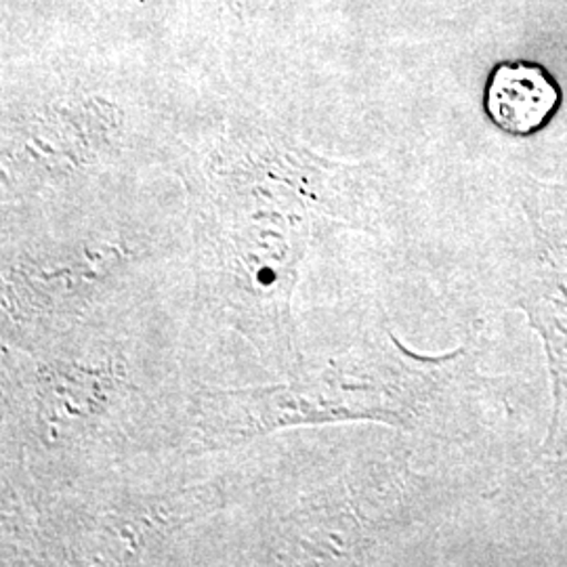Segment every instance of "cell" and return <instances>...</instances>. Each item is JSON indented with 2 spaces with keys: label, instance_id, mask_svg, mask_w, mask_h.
<instances>
[{
  "label": "cell",
  "instance_id": "cell-1",
  "mask_svg": "<svg viewBox=\"0 0 567 567\" xmlns=\"http://www.w3.org/2000/svg\"><path fill=\"white\" fill-rule=\"evenodd\" d=\"M564 102L559 82L534 61H503L486 84L484 107L489 121L515 137L540 133Z\"/></svg>",
  "mask_w": 567,
  "mask_h": 567
}]
</instances>
